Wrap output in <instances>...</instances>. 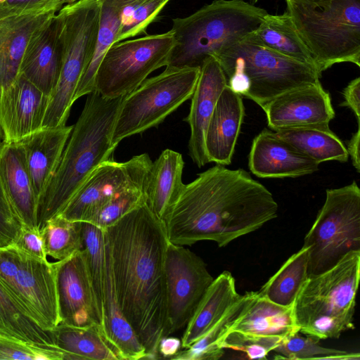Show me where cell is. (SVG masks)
<instances>
[{
    "label": "cell",
    "mask_w": 360,
    "mask_h": 360,
    "mask_svg": "<svg viewBox=\"0 0 360 360\" xmlns=\"http://www.w3.org/2000/svg\"><path fill=\"white\" fill-rule=\"evenodd\" d=\"M103 230L120 309L148 359H159L167 330L164 221L144 203Z\"/></svg>",
    "instance_id": "obj_1"
},
{
    "label": "cell",
    "mask_w": 360,
    "mask_h": 360,
    "mask_svg": "<svg viewBox=\"0 0 360 360\" xmlns=\"http://www.w3.org/2000/svg\"><path fill=\"white\" fill-rule=\"evenodd\" d=\"M278 208L272 193L249 172L217 164L184 185L164 224L174 244L211 240L221 248L275 219Z\"/></svg>",
    "instance_id": "obj_2"
},
{
    "label": "cell",
    "mask_w": 360,
    "mask_h": 360,
    "mask_svg": "<svg viewBox=\"0 0 360 360\" xmlns=\"http://www.w3.org/2000/svg\"><path fill=\"white\" fill-rule=\"evenodd\" d=\"M122 98H105L96 90L87 95L59 165L39 200L37 225L39 231L60 214L100 164L112 160L117 146L112 143V134Z\"/></svg>",
    "instance_id": "obj_3"
},
{
    "label": "cell",
    "mask_w": 360,
    "mask_h": 360,
    "mask_svg": "<svg viewBox=\"0 0 360 360\" xmlns=\"http://www.w3.org/2000/svg\"><path fill=\"white\" fill-rule=\"evenodd\" d=\"M267 13L245 1L214 0L187 17L172 19L175 44L166 67L200 68L207 57L253 32Z\"/></svg>",
    "instance_id": "obj_4"
},
{
    "label": "cell",
    "mask_w": 360,
    "mask_h": 360,
    "mask_svg": "<svg viewBox=\"0 0 360 360\" xmlns=\"http://www.w3.org/2000/svg\"><path fill=\"white\" fill-rule=\"evenodd\" d=\"M252 32L214 56L233 91L262 108L288 91L321 83L315 69L266 48Z\"/></svg>",
    "instance_id": "obj_5"
},
{
    "label": "cell",
    "mask_w": 360,
    "mask_h": 360,
    "mask_svg": "<svg viewBox=\"0 0 360 360\" xmlns=\"http://www.w3.org/2000/svg\"><path fill=\"white\" fill-rule=\"evenodd\" d=\"M359 278L360 251H350L329 269L309 276L293 303L300 333L321 340L354 329Z\"/></svg>",
    "instance_id": "obj_6"
},
{
    "label": "cell",
    "mask_w": 360,
    "mask_h": 360,
    "mask_svg": "<svg viewBox=\"0 0 360 360\" xmlns=\"http://www.w3.org/2000/svg\"><path fill=\"white\" fill-rule=\"evenodd\" d=\"M286 11L321 74L340 63L360 66V0L321 6L287 3Z\"/></svg>",
    "instance_id": "obj_7"
},
{
    "label": "cell",
    "mask_w": 360,
    "mask_h": 360,
    "mask_svg": "<svg viewBox=\"0 0 360 360\" xmlns=\"http://www.w3.org/2000/svg\"><path fill=\"white\" fill-rule=\"evenodd\" d=\"M57 13L62 21L63 60L42 127L66 125L75 91L95 50L101 5L98 0H78L65 5Z\"/></svg>",
    "instance_id": "obj_8"
},
{
    "label": "cell",
    "mask_w": 360,
    "mask_h": 360,
    "mask_svg": "<svg viewBox=\"0 0 360 360\" xmlns=\"http://www.w3.org/2000/svg\"><path fill=\"white\" fill-rule=\"evenodd\" d=\"M200 68L166 67L160 74L146 79L123 96L111 142L117 146L124 139L157 127L191 98Z\"/></svg>",
    "instance_id": "obj_9"
},
{
    "label": "cell",
    "mask_w": 360,
    "mask_h": 360,
    "mask_svg": "<svg viewBox=\"0 0 360 360\" xmlns=\"http://www.w3.org/2000/svg\"><path fill=\"white\" fill-rule=\"evenodd\" d=\"M325 202L304 239L309 276L336 264L350 251H360V188L355 181L327 189Z\"/></svg>",
    "instance_id": "obj_10"
},
{
    "label": "cell",
    "mask_w": 360,
    "mask_h": 360,
    "mask_svg": "<svg viewBox=\"0 0 360 360\" xmlns=\"http://www.w3.org/2000/svg\"><path fill=\"white\" fill-rule=\"evenodd\" d=\"M174 44L171 30L113 44L97 70L95 90L108 98L128 94L153 71L167 66Z\"/></svg>",
    "instance_id": "obj_11"
},
{
    "label": "cell",
    "mask_w": 360,
    "mask_h": 360,
    "mask_svg": "<svg viewBox=\"0 0 360 360\" xmlns=\"http://www.w3.org/2000/svg\"><path fill=\"white\" fill-rule=\"evenodd\" d=\"M0 282L41 328L51 331L60 323L54 262L14 244L0 248Z\"/></svg>",
    "instance_id": "obj_12"
},
{
    "label": "cell",
    "mask_w": 360,
    "mask_h": 360,
    "mask_svg": "<svg viewBox=\"0 0 360 360\" xmlns=\"http://www.w3.org/2000/svg\"><path fill=\"white\" fill-rule=\"evenodd\" d=\"M151 164L147 153L134 155L123 162L113 159L102 162L58 216L72 221L89 222L117 193L135 187L145 188Z\"/></svg>",
    "instance_id": "obj_13"
},
{
    "label": "cell",
    "mask_w": 360,
    "mask_h": 360,
    "mask_svg": "<svg viewBox=\"0 0 360 360\" xmlns=\"http://www.w3.org/2000/svg\"><path fill=\"white\" fill-rule=\"evenodd\" d=\"M165 274L168 336L186 326L214 278L200 257L170 241L165 253Z\"/></svg>",
    "instance_id": "obj_14"
},
{
    "label": "cell",
    "mask_w": 360,
    "mask_h": 360,
    "mask_svg": "<svg viewBox=\"0 0 360 360\" xmlns=\"http://www.w3.org/2000/svg\"><path fill=\"white\" fill-rule=\"evenodd\" d=\"M54 264L60 323L103 328L84 250Z\"/></svg>",
    "instance_id": "obj_15"
},
{
    "label": "cell",
    "mask_w": 360,
    "mask_h": 360,
    "mask_svg": "<svg viewBox=\"0 0 360 360\" xmlns=\"http://www.w3.org/2000/svg\"><path fill=\"white\" fill-rule=\"evenodd\" d=\"M268 126L274 131L283 129L329 126L335 112L328 92L321 84L288 91L262 107Z\"/></svg>",
    "instance_id": "obj_16"
},
{
    "label": "cell",
    "mask_w": 360,
    "mask_h": 360,
    "mask_svg": "<svg viewBox=\"0 0 360 360\" xmlns=\"http://www.w3.org/2000/svg\"><path fill=\"white\" fill-rule=\"evenodd\" d=\"M49 96L21 74L0 88V126L6 143H17L43 127Z\"/></svg>",
    "instance_id": "obj_17"
},
{
    "label": "cell",
    "mask_w": 360,
    "mask_h": 360,
    "mask_svg": "<svg viewBox=\"0 0 360 360\" xmlns=\"http://www.w3.org/2000/svg\"><path fill=\"white\" fill-rule=\"evenodd\" d=\"M62 60V21L56 13L31 35L19 74L50 96L57 84Z\"/></svg>",
    "instance_id": "obj_18"
},
{
    "label": "cell",
    "mask_w": 360,
    "mask_h": 360,
    "mask_svg": "<svg viewBox=\"0 0 360 360\" xmlns=\"http://www.w3.org/2000/svg\"><path fill=\"white\" fill-rule=\"evenodd\" d=\"M226 85V78L218 60L214 56L207 57L200 67L191 98L190 112L184 119L191 129L188 155L200 168L209 163L205 144L206 131L217 99Z\"/></svg>",
    "instance_id": "obj_19"
},
{
    "label": "cell",
    "mask_w": 360,
    "mask_h": 360,
    "mask_svg": "<svg viewBox=\"0 0 360 360\" xmlns=\"http://www.w3.org/2000/svg\"><path fill=\"white\" fill-rule=\"evenodd\" d=\"M248 167L260 178L297 177L319 169V164L267 129L254 138Z\"/></svg>",
    "instance_id": "obj_20"
},
{
    "label": "cell",
    "mask_w": 360,
    "mask_h": 360,
    "mask_svg": "<svg viewBox=\"0 0 360 360\" xmlns=\"http://www.w3.org/2000/svg\"><path fill=\"white\" fill-rule=\"evenodd\" d=\"M245 116L242 96L227 85L221 92L205 134V150L209 162L229 165Z\"/></svg>",
    "instance_id": "obj_21"
},
{
    "label": "cell",
    "mask_w": 360,
    "mask_h": 360,
    "mask_svg": "<svg viewBox=\"0 0 360 360\" xmlns=\"http://www.w3.org/2000/svg\"><path fill=\"white\" fill-rule=\"evenodd\" d=\"M0 178L23 227L37 229L38 199L21 145L6 143L0 151Z\"/></svg>",
    "instance_id": "obj_22"
},
{
    "label": "cell",
    "mask_w": 360,
    "mask_h": 360,
    "mask_svg": "<svg viewBox=\"0 0 360 360\" xmlns=\"http://www.w3.org/2000/svg\"><path fill=\"white\" fill-rule=\"evenodd\" d=\"M72 127H42L18 142L25 153L38 202L59 165Z\"/></svg>",
    "instance_id": "obj_23"
},
{
    "label": "cell",
    "mask_w": 360,
    "mask_h": 360,
    "mask_svg": "<svg viewBox=\"0 0 360 360\" xmlns=\"http://www.w3.org/2000/svg\"><path fill=\"white\" fill-rule=\"evenodd\" d=\"M184 167L181 154L167 148L152 162L149 169L144 188L146 204L163 221L184 187Z\"/></svg>",
    "instance_id": "obj_24"
},
{
    "label": "cell",
    "mask_w": 360,
    "mask_h": 360,
    "mask_svg": "<svg viewBox=\"0 0 360 360\" xmlns=\"http://www.w3.org/2000/svg\"><path fill=\"white\" fill-rule=\"evenodd\" d=\"M55 13L42 12L0 19V88L15 80L31 35Z\"/></svg>",
    "instance_id": "obj_25"
},
{
    "label": "cell",
    "mask_w": 360,
    "mask_h": 360,
    "mask_svg": "<svg viewBox=\"0 0 360 360\" xmlns=\"http://www.w3.org/2000/svg\"><path fill=\"white\" fill-rule=\"evenodd\" d=\"M240 296L231 272L224 271L214 278L186 325L181 347L188 348L202 337Z\"/></svg>",
    "instance_id": "obj_26"
},
{
    "label": "cell",
    "mask_w": 360,
    "mask_h": 360,
    "mask_svg": "<svg viewBox=\"0 0 360 360\" xmlns=\"http://www.w3.org/2000/svg\"><path fill=\"white\" fill-rule=\"evenodd\" d=\"M230 331L252 335L278 337L283 339L300 333L296 325L293 305L275 304L255 292L245 311Z\"/></svg>",
    "instance_id": "obj_27"
},
{
    "label": "cell",
    "mask_w": 360,
    "mask_h": 360,
    "mask_svg": "<svg viewBox=\"0 0 360 360\" xmlns=\"http://www.w3.org/2000/svg\"><path fill=\"white\" fill-rule=\"evenodd\" d=\"M105 250V283L103 306V330L122 360L148 359L134 329L124 317L117 300L108 250Z\"/></svg>",
    "instance_id": "obj_28"
},
{
    "label": "cell",
    "mask_w": 360,
    "mask_h": 360,
    "mask_svg": "<svg viewBox=\"0 0 360 360\" xmlns=\"http://www.w3.org/2000/svg\"><path fill=\"white\" fill-rule=\"evenodd\" d=\"M51 333L56 347L64 352L65 360H122L100 326L80 327L60 323Z\"/></svg>",
    "instance_id": "obj_29"
},
{
    "label": "cell",
    "mask_w": 360,
    "mask_h": 360,
    "mask_svg": "<svg viewBox=\"0 0 360 360\" xmlns=\"http://www.w3.org/2000/svg\"><path fill=\"white\" fill-rule=\"evenodd\" d=\"M252 34L266 48L319 72L312 55L287 11L281 15L267 13Z\"/></svg>",
    "instance_id": "obj_30"
},
{
    "label": "cell",
    "mask_w": 360,
    "mask_h": 360,
    "mask_svg": "<svg viewBox=\"0 0 360 360\" xmlns=\"http://www.w3.org/2000/svg\"><path fill=\"white\" fill-rule=\"evenodd\" d=\"M276 132L319 165L331 160L340 162L348 160L349 155L345 145L330 129L329 126L283 129Z\"/></svg>",
    "instance_id": "obj_31"
},
{
    "label": "cell",
    "mask_w": 360,
    "mask_h": 360,
    "mask_svg": "<svg viewBox=\"0 0 360 360\" xmlns=\"http://www.w3.org/2000/svg\"><path fill=\"white\" fill-rule=\"evenodd\" d=\"M0 333L43 347L59 349L51 331L41 328L1 282Z\"/></svg>",
    "instance_id": "obj_32"
},
{
    "label": "cell",
    "mask_w": 360,
    "mask_h": 360,
    "mask_svg": "<svg viewBox=\"0 0 360 360\" xmlns=\"http://www.w3.org/2000/svg\"><path fill=\"white\" fill-rule=\"evenodd\" d=\"M308 262V249L302 246L257 291L259 295L281 306L293 305L309 277Z\"/></svg>",
    "instance_id": "obj_33"
},
{
    "label": "cell",
    "mask_w": 360,
    "mask_h": 360,
    "mask_svg": "<svg viewBox=\"0 0 360 360\" xmlns=\"http://www.w3.org/2000/svg\"><path fill=\"white\" fill-rule=\"evenodd\" d=\"M255 292L241 295L223 316L202 337L188 348L178 352L171 359L217 360L224 354L223 342L232 326L243 314Z\"/></svg>",
    "instance_id": "obj_34"
},
{
    "label": "cell",
    "mask_w": 360,
    "mask_h": 360,
    "mask_svg": "<svg viewBox=\"0 0 360 360\" xmlns=\"http://www.w3.org/2000/svg\"><path fill=\"white\" fill-rule=\"evenodd\" d=\"M170 0H98L117 17L120 27L115 43L146 33Z\"/></svg>",
    "instance_id": "obj_35"
},
{
    "label": "cell",
    "mask_w": 360,
    "mask_h": 360,
    "mask_svg": "<svg viewBox=\"0 0 360 360\" xmlns=\"http://www.w3.org/2000/svg\"><path fill=\"white\" fill-rule=\"evenodd\" d=\"M83 223L60 216L49 220L41 232L47 256L64 259L83 249Z\"/></svg>",
    "instance_id": "obj_36"
},
{
    "label": "cell",
    "mask_w": 360,
    "mask_h": 360,
    "mask_svg": "<svg viewBox=\"0 0 360 360\" xmlns=\"http://www.w3.org/2000/svg\"><path fill=\"white\" fill-rule=\"evenodd\" d=\"M82 223L83 250L92 288L102 317L106 272L103 230L92 224Z\"/></svg>",
    "instance_id": "obj_37"
},
{
    "label": "cell",
    "mask_w": 360,
    "mask_h": 360,
    "mask_svg": "<svg viewBox=\"0 0 360 360\" xmlns=\"http://www.w3.org/2000/svg\"><path fill=\"white\" fill-rule=\"evenodd\" d=\"M100 5V24L95 50L92 59L77 87L74 102L95 91L97 70L108 49L115 43L119 31L120 22L116 15L105 6Z\"/></svg>",
    "instance_id": "obj_38"
},
{
    "label": "cell",
    "mask_w": 360,
    "mask_h": 360,
    "mask_svg": "<svg viewBox=\"0 0 360 360\" xmlns=\"http://www.w3.org/2000/svg\"><path fill=\"white\" fill-rule=\"evenodd\" d=\"M319 340L307 335L302 336L297 333L281 340L273 350L278 359H334L359 360V353L348 352L344 350L331 349L319 345Z\"/></svg>",
    "instance_id": "obj_39"
},
{
    "label": "cell",
    "mask_w": 360,
    "mask_h": 360,
    "mask_svg": "<svg viewBox=\"0 0 360 360\" xmlns=\"http://www.w3.org/2000/svg\"><path fill=\"white\" fill-rule=\"evenodd\" d=\"M146 200L143 188L124 190L113 195L88 223L103 229L132 210L146 203Z\"/></svg>",
    "instance_id": "obj_40"
},
{
    "label": "cell",
    "mask_w": 360,
    "mask_h": 360,
    "mask_svg": "<svg viewBox=\"0 0 360 360\" xmlns=\"http://www.w3.org/2000/svg\"><path fill=\"white\" fill-rule=\"evenodd\" d=\"M0 360H65V354L0 333Z\"/></svg>",
    "instance_id": "obj_41"
},
{
    "label": "cell",
    "mask_w": 360,
    "mask_h": 360,
    "mask_svg": "<svg viewBox=\"0 0 360 360\" xmlns=\"http://www.w3.org/2000/svg\"><path fill=\"white\" fill-rule=\"evenodd\" d=\"M283 339L278 337L257 336L229 331L222 347L241 352L249 359H265Z\"/></svg>",
    "instance_id": "obj_42"
},
{
    "label": "cell",
    "mask_w": 360,
    "mask_h": 360,
    "mask_svg": "<svg viewBox=\"0 0 360 360\" xmlns=\"http://www.w3.org/2000/svg\"><path fill=\"white\" fill-rule=\"evenodd\" d=\"M22 229V224L9 201L0 178V248L14 244Z\"/></svg>",
    "instance_id": "obj_43"
},
{
    "label": "cell",
    "mask_w": 360,
    "mask_h": 360,
    "mask_svg": "<svg viewBox=\"0 0 360 360\" xmlns=\"http://www.w3.org/2000/svg\"><path fill=\"white\" fill-rule=\"evenodd\" d=\"M57 0H5L0 4V19L24 14L53 11Z\"/></svg>",
    "instance_id": "obj_44"
},
{
    "label": "cell",
    "mask_w": 360,
    "mask_h": 360,
    "mask_svg": "<svg viewBox=\"0 0 360 360\" xmlns=\"http://www.w3.org/2000/svg\"><path fill=\"white\" fill-rule=\"evenodd\" d=\"M14 245L32 257L47 260L43 236L38 229L22 226L20 235Z\"/></svg>",
    "instance_id": "obj_45"
},
{
    "label": "cell",
    "mask_w": 360,
    "mask_h": 360,
    "mask_svg": "<svg viewBox=\"0 0 360 360\" xmlns=\"http://www.w3.org/2000/svg\"><path fill=\"white\" fill-rule=\"evenodd\" d=\"M345 101L340 103L341 106L349 108L357 119L360 121V77L352 80L343 90Z\"/></svg>",
    "instance_id": "obj_46"
},
{
    "label": "cell",
    "mask_w": 360,
    "mask_h": 360,
    "mask_svg": "<svg viewBox=\"0 0 360 360\" xmlns=\"http://www.w3.org/2000/svg\"><path fill=\"white\" fill-rule=\"evenodd\" d=\"M181 348V340L174 337H162L158 344V356L162 358L171 359Z\"/></svg>",
    "instance_id": "obj_47"
},
{
    "label": "cell",
    "mask_w": 360,
    "mask_h": 360,
    "mask_svg": "<svg viewBox=\"0 0 360 360\" xmlns=\"http://www.w3.org/2000/svg\"><path fill=\"white\" fill-rule=\"evenodd\" d=\"M359 144L360 128L359 124H358L357 131L352 134L346 147L348 155L352 159V165L357 172H360Z\"/></svg>",
    "instance_id": "obj_48"
},
{
    "label": "cell",
    "mask_w": 360,
    "mask_h": 360,
    "mask_svg": "<svg viewBox=\"0 0 360 360\" xmlns=\"http://www.w3.org/2000/svg\"><path fill=\"white\" fill-rule=\"evenodd\" d=\"M331 0H285L286 3H295L310 5L312 6H321Z\"/></svg>",
    "instance_id": "obj_49"
},
{
    "label": "cell",
    "mask_w": 360,
    "mask_h": 360,
    "mask_svg": "<svg viewBox=\"0 0 360 360\" xmlns=\"http://www.w3.org/2000/svg\"><path fill=\"white\" fill-rule=\"evenodd\" d=\"M78 0H57L56 3V8L57 12L65 5L74 3Z\"/></svg>",
    "instance_id": "obj_50"
},
{
    "label": "cell",
    "mask_w": 360,
    "mask_h": 360,
    "mask_svg": "<svg viewBox=\"0 0 360 360\" xmlns=\"http://www.w3.org/2000/svg\"><path fill=\"white\" fill-rule=\"evenodd\" d=\"M6 144V141L0 126V151L1 150L4 146Z\"/></svg>",
    "instance_id": "obj_51"
},
{
    "label": "cell",
    "mask_w": 360,
    "mask_h": 360,
    "mask_svg": "<svg viewBox=\"0 0 360 360\" xmlns=\"http://www.w3.org/2000/svg\"><path fill=\"white\" fill-rule=\"evenodd\" d=\"M239 1H246L248 3H249L251 5H255V4L257 3V1L259 0H239Z\"/></svg>",
    "instance_id": "obj_52"
}]
</instances>
